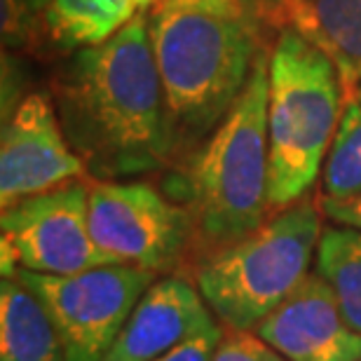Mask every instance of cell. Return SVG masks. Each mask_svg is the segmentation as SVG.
I'll return each instance as SVG.
<instances>
[{"label": "cell", "instance_id": "7a4b0ae2", "mask_svg": "<svg viewBox=\"0 0 361 361\" xmlns=\"http://www.w3.org/2000/svg\"><path fill=\"white\" fill-rule=\"evenodd\" d=\"M174 153L207 141L256 61L254 19L219 0H157L148 14Z\"/></svg>", "mask_w": 361, "mask_h": 361}, {"label": "cell", "instance_id": "5b68a950", "mask_svg": "<svg viewBox=\"0 0 361 361\" xmlns=\"http://www.w3.org/2000/svg\"><path fill=\"white\" fill-rule=\"evenodd\" d=\"M322 233L319 207L302 197L240 242L214 251L195 284L228 329L254 331L310 274Z\"/></svg>", "mask_w": 361, "mask_h": 361}, {"label": "cell", "instance_id": "8992f818", "mask_svg": "<svg viewBox=\"0 0 361 361\" xmlns=\"http://www.w3.org/2000/svg\"><path fill=\"white\" fill-rule=\"evenodd\" d=\"M14 277L47 307L61 343L63 361H101L155 281V272L106 263L75 274L17 270Z\"/></svg>", "mask_w": 361, "mask_h": 361}, {"label": "cell", "instance_id": "ffe728a7", "mask_svg": "<svg viewBox=\"0 0 361 361\" xmlns=\"http://www.w3.org/2000/svg\"><path fill=\"white\" fill-rule=\"evenodd\" d=\"M322 212L326 214L334 223L361 228V195L345 197V200L322 197Z\"/></svg>", "mask_w": 361, "mask_h": 361}, {"label": "cell", "instance_id": "3957f363", "mask_svg": "<svg viewBox=\"0 0 361 361\" xmlns=\"http://www.w3.org/2000/svg\"><path fill=\"white\" fill-rule=\"evenodd\" d=\"M268 73L270 56L258 49L240 99L207 136L188 169V212L195 235L212 254L268 221Z\"/></svg>", "mask_w": 361, "mask_h": 361}, {"label": "cell", "instance_id": "ac0fdd59", "mask_svg": "<svg viewBox=\"0 0 361 361\" xmlns=\"http://www.w3.org/2000/svg\"><path fill=\"white\" fill-rule=\"evenodd\" d=\"M209 361H288L270 348L256 331L228 329Z\"/></svg>", "mask_w": 361, "mask_h": 361}, {"label": "cell", "instance_id": "ba28073f", "mask_svg": "<svg viewBox=\"0 0 361 361\" xmlns=\"http://www.w3.org/2000/svg\"><path fill=\"white\" fill-rule=\"evenodd\" d=\"M90 233L111 263L162 272L180 261L195 237L188 207L169 202L136 180H97L90 185Z\"/></svg>", "mask_w": 361, "mask_h": 361}, {"label": "cell", "instance_id": "d6986e66", "mask_svg": "<svg viewBox=\"0 0 361 361\" xmlns=\"http://www.w3.org/2000/svg\"><path fill=\"white\" fill-rule=\"evenodd\" d=\"M223 338V329L219 324H212V326L197 331L195 336H190L188 341L176 345L174 350L164 352L162 357H157L153 361H209L214 355L216 345L221 343Z\"/></svg>", "mask_w": 361, "mask_h": 361}, {"label": "cell", "instance_id": "44dd1931", "mask_svg": "<svg viewBox=\"0 0 361 361\" xmlns=\"http://www.w3.org/2000/svg\"><path fill=\"white\" fill-rule=\"evenodd\" d=\"M242 10L249 14L251 19H256L258 14H268V12H279L288 7V0H240Z\"/></svg>", "mask_w": 361, "mask_h": 361}, {"label": "cell", "instance_id": "52a82bcc", "mask_svg": "<svg viewBox=\"0 0 361 361\" xmlns=\"http://www.w3.org/2000/svg\"><path fill=\"white\" fill-rule=\"evenodd\" d=\"M3 277L17 270L75 274L111 263L90 233V188L71 180L3 209L0 216Z\"/></svg>", "mask_w": 361, "mask_h": 361}, {"label": "cell", "instance_id": "7c38bea8", "mask_svg": "<svg viewBox=\"0 0 361 361\" xmlns=\"http://www.w3.org/2000/svg\"><path fill=\"white\" fill-rule=\"evenodd\" d=\"M286 14L336 63L345 92L361 82V0H288Z\"/></svg>", "mask_w": 361, "mask_h": 361}, {"label": "cell", "instance_id": "5bb4252c", "mask_svg": "<svg viewBox=\"0 0 361 361\" xmlns=\"http://www.w3.org/2000/svg\"><path fill=\"white\" fill-rule=\"evenodd\" d=\"M132 0H52L47 33L56 45L85 49L113 38L136 17Z\"/></svg>", "mask_w": 361, "mask_h": 361}, {"label": "cell", "instance_id": "2e32d148", "mask_svg": "<svg viewBox=\"0 0 361 361\" xmlns=\"http://www.w3.org/2000/svg\"><path fill=\"white\" fill-rule=\"evenodd\" d=\"M322 183L324 197L361 195V82L345 92L341 125L324 164Z\"/></svg>", "mask_w": 361, "mask_h": 361}, {"label": "cell", "instance_id": "30bf717a", "mask_svg": "<svg viewBox=\"0 0 361 361\" xmlns=\"http://www.w3.org/2000/svg\"><path fill=\"white\" fill-rule=\"evenodd\" d=\"M254 331L288 361H361V334L319 272H310Z\"/></svg>", "mask_w": 361, "mask_h": 361}, {"label": "cell", "instance_id": "277c9868", "mask_svg": "<svg viewBox=\"0 0 361 361\" xmlns=\"http://www.w3.org/2000/svg\"><path fill=\"white\" fill-rule=\"evenodd\" d=\"M345 87L336 63L293 26L270 52V209L291 207L314 185L341 125Z\"/></svg>", "mask_w": 361, "mask_h": 361}, {"label": "cell", "instance_id": "8fae6325", "mask_svg": "<svg viewBox=\"0 0 361 361\" xmlns=\"http://www.w3.org/2000/svg\"><path fill=\"white\" fill-rule=\"evenodd\" d=\"M212 324L197 286L183 277L155 279L101 361H153Z\"/></svg>", "mask_w": 361, "mask_h": 361}, {"label": "cell", "instance_id": "7402d4cb", "mask_svg": "<svg viewBox=\"0 0 361 361\" xmlns=\"http://www.w3.org/2000/svg\"><path fill=\"white\" fill-rule=\"evenodd\" d=\"M132 3L141 10V7H153V5L157 3V0H132Z\"/></svg>", "mask_w": 361, "mask_h": 361}, {"label": "cell", "instance_id": "4fadbf2b", "mask_svg": "<svg viewBox=\"0 0 361 361\" xmlns=\"http://www.w3.org/2000/svg\"><path fill=\"white\" fill-rule=\"evenodd\" d=\"M0 361H63L47 307L17 277L0 284Z\"/></svg>", "mask_w": 361, "mask_h": 361}, {"label": "cell", "instance_id": "9a60e30c", "mask_svg": "<svg viewBox=\"0 0 361 361\" xmlns=\"http://www.w3.org/2000/svg\"><path fill=\"white\" fill-rule=\"evenodd\" d=\"M314 272L334 288L348 322L361 334V228H324L317 247Z\"/></svg>", "mask_w": 361, "mask_h": 361}, {"label": "cell", "instance_id": "e0dca14e", "mask_svg": "<svg viewBox=\"0 0 361 361\" xmlns=\"http://www.w3.org/2000/svg\"><path fill=\"white\" fill-rule=\"evenodd\" d=\"M52 0H0V28L5 49H28L47 33Z\"/></svg>", "mask_w": 361, "mask_h": 361}, {"label": "cell", "instance_id": "6da1fadb", "mask_svg": "<svg viewBox=\"0 0 361 361\" xmlns=\"http://www.w3.org/2000/svg\"><path fill=\"white\" fill-rule=\"evenodd\" d=\"M52 90L63 134L94 178L139 176L174 155L146 17L78 49Z\"/></svg>", "mask_w": 361, "mask_h": 361}, {"label": "cell", "instance_id": "9c48e42d", "mask_svg": "<svg viewBox=\"0 0 361 361\" xmlns=\"http://www.w3.org/2000/svg\"><path fill=\"white\" fill-rule=\"evenodd\" d=\"M63 134L52 97L28 94L12 108L0 136V207L52 190L85 174Z\"/></svg>", "mask_w": 361, "mask_h": 361}, {"label": "cell", "instance_id": "603a6c76", "mask_svg": "<svg viewBox=\"0 0 361 361\" xmlns=\"http://www.w3.org/2000/svg\"><path fill=\"white\" fill-rule=\"evenodd\" d=\"M219 3H226V5L240 7V10H242V3H240V0H219ZM242 12H244V10H242ZM244 14H247V12H244ZM247 17H249V14H247Z\"/></svg>", "mask_w": 361, "mask_h": 361}]
</instances>
